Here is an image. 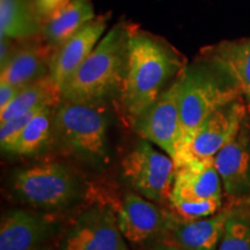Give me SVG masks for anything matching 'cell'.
Listing matches in <instances>:
<instances>
[{"label":"cell","mask_w":250,"mask_h":250,"mask_svg":"<svg viewBox=\"0 0 250 250\" xmlns=\"http://www.w3.org/2000/svg\"><path fill=\"white\" fill-rule=\"evenodd\" d=\"M184 59L162 39L130 28L126 71L120 98L124 120L134 121L151 107L182 72Z\"/></svg>","instance_id":"obj_1"},{"label":"cell","mask_w":250,"mask_h":250,"mask_svg":"<svg viewBox=\"0 0 250 250\" xmlns=\"http://www.w3.org/2000/svg\"><path fill=\"white\" fill-rule=\"evenodd\" d=\"M130 28L117 24L100 40L71 79L62 86V100L78 103H105L121 98L127 59Z\"/></svg>","instance_id":"obj_2"},{"label":"cell","mask_w":250,"mask_h":250,"mask_svg":"<svg viewBox=\"0 0 250 250\" xmlns=\"http://www.w3.org/2000/svg\"><path fill=\"white\" fill-rule=\"evenodd\" d=\"M243 96L239 86L226 72L203 58L202 62L186 66L180 73V115L182 142L175 166L188 159L193 137L212 112Z\"/></svg>","instance_id":"obj_3"},{"label":"cell","mask_w":250,"mask_h":250,"mask_svg":"<svg viewBox=\"0 0 250 250\" xmlns=\"http://www.w3.org/2000/svg\"><path fill=\"white\" fill-rule=\"evenodd\" d=\"M104 104L62 100L54 115V136L62 147L95 168L109 161V118Z\"/></svg>","instance_id":"obj_4"},{"label":"cell","mask_w":250,"mask_h":250,"mask_svg":"<svg viewBox=\"0 0 250 250\" xmlns=\"http://www.w3.org/2000/svg\"><path fill=\"white\" fill-rule=\"evenodd\" d=\"M9 189L15 198L43 212H59L81 199L83 186L67 165L46 161L20 168L12 174Z\"/></svg>","instance_id":"obj_5"},{"label":"cell","mask_w":250,"mask_h":250,"mask_svg":"<svg viewBox=\"0 0 250 250\" xmlns=\"http://www.w3.org/2000/svg\"><path fill=\"white\" fill-rule=\"evenodd\" d=\"M122 175L140 196L158 204H169L175 180V162L142 139L122 161Z\"/></svg>","instance_id":"obj_6"},{"label":"cell","mask_w":250,"mask_h":250,"mask_svg":"<svg viewBox=\"0 0 250 250\" xmlns=\"http://www.w3.org/2000/svg\"><path fill=\"white\" fill-rule=\"evenodd\" d=\"M179 96L180 74L132 125L140 138L154 144L174 161L180 154L182 142Z\"/></svg>","instance_id":"obj_7"},{"label":"cell","mask_w":250,"mask_h":250,"mask_svg":"<svg viewBox=\"0 0 250 250\" xmlns=\"http://www.w3.org/2000/svg\"><path fill=\"white\" fill-rule=\"evenodd\" d=\"M57 250H130L109 206L92 208L74 219Z\"/></svg>","instance_id":"obj_8"},{"label":"cell","mask_w":250,"mask_h":250,"mask_svg":"<svg viewBox=\"0 0 250 250\" xmlns=\"http://www.w3.org/2000/svg\"><path fill=\"white\" fill-rule=\"evenodd\" d=\"M116 215L122 234L132 245L162 241L177 219L174 212L134 192L125 193Z\"/></svg>","instance_id":"obj_9"},{"label":"cell","mask_w":250,"mask_h":250,"mask_svg":"<svg viewBox=\"0 0 250 250\" xmlns=\"http://www.w3.org/2000/svg\"><path fill=\"white\" fill-rule=\"evenodd\" d=\"M61 223L39 212L14 208L2 215L0 250H40L57 235Z\"/></svg>","instance_id":"obj_10"},{"label":"cell","mask_w":250,"mask_h":250,"mask_svg":"<svg viewBox=\"0 0 250 250\" xmlns=\"http://www.w3.org/2000/svg\"><path fill=\"white\" fill-rule=\"evenodd\" d=\"M248 114L243 96H239L218 108L197 130L188 159L191 156L201 159L214 158V155L236 136Z\"/></svg>","instance_id":"obj_11"},{"label":"cell","mask_w":250,"mask_h":250,"mask_svg":"<svg viewBox=\"0 0 250 250\" xmlns=\"http://www.w3.org/2000/svg\"><path fill=\"white\" fill-rule=\"evenodd\" d=\"M214 165L227 196L247 201L250 196V114L236 136L214 155Z\"/></svg>","instance_id":"obj_12"},{"label":"cell","mask_w":250,"mask_h":250,"mask_svg":"<svg viewBox=\"0 0 250 250\" xmlns=\"http://www.w3.org/2000/svg\"><path fill=\"white\" fill-rule=\"evenodd\" d=\"M223 201L221 179L214 158L191 156L175 166V180L170 202L173 201ZM170 204V203H169Z\"/></svg>","instance_id":"obj_13"},{"label":"cell","mask_w":250,"mask_h":250,"mask_svg":"<svg viewBox=\"0 0 250 250\" xmlns=\"http://www.w3.org/2000/svg\"><path fill=\"white\" fill-rule=\"evenodd\" d=\"M107 17L94 18L56 50L49 76L61 89L100 42L107 27Z\"/></svg>","instance_id":"obj_14"},{"label":"cell","mask_w":250,"mask_h":250,"mask_svg":"<svg viewBox=\"0 0 250 250\" xmlns=\"http://www.w3.org/2000/svg\"><path fill=\"white\" fill-rule=\"evenodd\" d=\"M55 52L56 49L45 41L14 48L8 61L1 66L0 81L23 88L49 76Z\"/></svg>","instance_id":"obj_15"},{"label":"cell","mask_w":250,"mask_h":250,"mask_svg":"<svg viewBox=\"0 0 250 250\" xmlns=\"http://www.w3.org/2000/svg\"><path fill=\"white\" fill-rule=\"evenodd\" d=\"M233 208L199 220L187 221L177 217L162 241L171 242L184 250H218L219 242Z\"/></svg>","instance_id":"obj_16"},{"label":"cell","mask_w":250,"mask_h":250,"mask_svg":"<svg viewBox=\"0 0 250 250\" xmlns=\"http://www.w3.org/2000/svg\"><path fill=\"white\" fill-rule=\"evenodd\" d=\"M204 59L232 78L241 90L250 114V39L220 43L206 50Z\"/></svg>","instance_id":"obj_17"},{"label":"cell","mask_w":250,"mask_h":250,"mask_svg":"<svg viewBox=\"0 0 250 250\" xmlns=\"http://www.w3.org/2000/svg\"><path fill=\"white\" fill-rule=\"evenodd\" d=\"M94 18L95 13L90 0H68L43 21V39L57 50Z\"/></svg>","instance_id":"obj_18"},{"label":"cell","mask_w":250,"mask_h":250,"mask_svg":"<svg viewBox=\"0 0 250 250\" xmlns=\"http://www.w3.org/2000/svg\"><path fill=\"white\" fill-rule=\"evenodd\" d=\"M62 101V89L51 77L46 76L30 83L19 92L15 99L0 111V122L5 123L12 118L41 107L57 108Z\"/></svg>","instance_id":"obj_19"},{"label":"cell","mask_w":250,"mask_h":250,"mask_svg":"<svg viewBox=\"0 0 250 250\" xmlns=\"http://www.w3.org/2000/svg\"><path fill=\"white\" fill-rule=\"evenodd\" d=\"M43 23L28 0H0V36L28 40L39 35Z\"/></svg>","instance_id":"obj_20"},{"label":"cell","mask_w":250,"mask_h":250,"mask_svg":"<svg viewBox=\"0 0 250 250\" xmlns=\"http://www.w3.org/2000/svg\"><path fill=\"white\" fill-rule=\"evenodd\" d=\"M55 109L54 107L41 109L9 146L6 154L29 156L42 151L54 134Z\"/></svg>","instance_id":"obj_21"},{"label":"cell","mask_w":250,"mask_h":250,"mask_svg":"<svg viewBox=\"0 0 250 250\" xmlns=\"http://www.w3.org/2000/svg\"><path fill=\"white\" fill-rule=\"evenodd\" d=\"M218 250H250V213L232 210L225 224Z\"/></svg>","instance_id":"obj_22"},{"label":"cell","mask_w":250,"mask_h":250,"mask_svg":"<svg viewBox=\"0 0 250 250\" xmlns=\"http://www.w3.org/2000/svg\"><path fill=\"white\" fill-rule=\"evenodd\" d=\"M173 212L180 219L187 221L199 220L217 213L220 208L221 201L205 199V201H173L170 202Z\"/></svg>","instance_id":"obj_23"},{"label":"cell","mask_w":250,"mask_h":250,"mask_svg":"<svg viewBox=\"0 0 250 250\" xmlns=\"http://www.w3.org/2000/svg\"><path fill=\"white\" fill-rule=\"evenodd\" d=\"M43 108L44 107L34 109V110L26 112V114L12 118V120L5 122V123H1V126H0V146H1L2 152L5 153L7 151L9 146L15 142V139L18 138L21 131L24 129V126L29 123L31 118Z\"/></svg>","instance_id":"obj_24"},{"label":"cell","mask_w":250,"mask_h":250,"mask_svg":"<svg viewBox=\"0 0 250 250\" xmlns=\"http://www.w3.org/2000/svg\"><path fill=\"white\" fill-rule=\"evenodd\" d=\"M68 0H36V11L43 20L48 19L56 9L66 4Z\"/></svg>","instance_id":"obj_25"},{"label":"cell","mask_w":250,"mask_h":250,"mask_svg":"<svg viewBox=\"0 0 250 250\" xmlns=\"http://www.w3.org/2000/svg\"><path fill=\"white\" fill-rule=\"evenodd\" d=\"M22 88L0 81V111L4 110Z\"/></svg>","instance_id":"obj_26"},{"label":"cell","mask_w":250,"mask_h":250,"mask_svg":"<svg viewBox=\"0 0 250 250\" xmlns=\"http://www.w3.org/2000/svg\"><path fill=\"white\" fill-rule=\"evenodd\" d=\"M149 250H184L181 248V247L174 245L171 242H167V241H159L155 242V245L152 247Z\"/></svg>","instance_id":"obj_27"},{"label":"cell","mask_w":250,"mask_h":250,"mask_svg":"<svg viewBox=\"0 0 250 250\" xmlns=\"http://www.w3.org/2000/svg\"><path fill=\"white\" fill-rule=\"evenodd\" d=\"M40 250H57V249H54V248H51V247L45 246V247H43V248H41Z\"/></svg>","instance_id":"obj_28"},{"label":"cell","mask_w":250,"mask_h":250,"mask_svg":"<svg viewBox=\"0 0 250 250\" xmlns=\"http://www.w3.org/2000/svg\"><path fill=\"white\" fill-rule=\"evenodd\" d=\"M246 202H247V204H248V205H250V196L248 197V199H247V201H246Z\"/></svg>","instance_id":"obj_29"}]
</instances>
